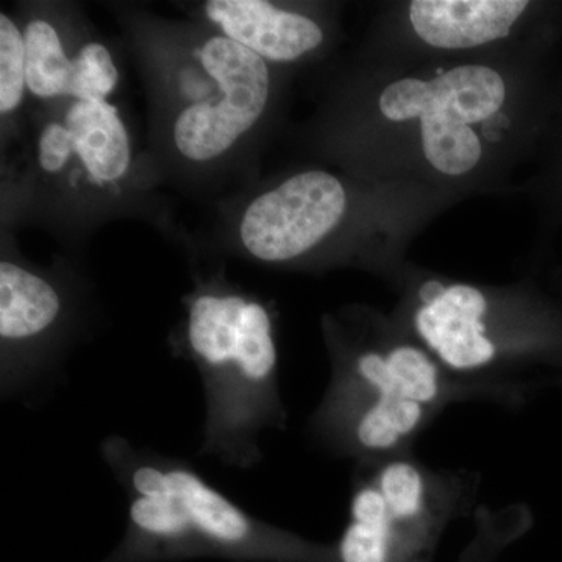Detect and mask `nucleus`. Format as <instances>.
Segmentation results:
<instances>
[{
  "label": "nucleus",
  "instance_id": "obj_1",
  "mask_svg": "<svg viewBox=\"0 0 562 562\" xmlns=\"http://www.w3.org/2000/svg\"><path fill=\"white\" fill-rule=\"evenodd\" d=\"M106 9L143 81L146 149L165 187L216 202L257 180L286 70L190 18L133 2Z\"/></svg>",
  "mask_w": 562,
  "mask_h": 562
},
{
  "label": "nucleus",
  "instance_id": "obj_2",
  "mask_svg": "<svg viewBox=\"0 0 562 562\" xmlns=\"http://www.w3.org/2000/svg\"><path fill=\"white\" fill-rule=\"evenodd\" d=\"M162 187L120 102L61 99L33 109L20 146L0 158V231L38 228L80 261L105 225L138 221L194 260L198 239Z\"/></svg>",
  "mask_w": 562,
  "mask_h": 562
},
{
  "label": "nucleus",
  "instance_id": "obj_3",
  "mask_svg": "<svg viewBox=\"0 0 562 562\" xmlns=\"http://www.w3.org/2000/svg\"><path fill=\"white\" fill-rule=\"evenodd\" d=\"M512 72L487 58L408 69L383 81L344 76L306 127V144L336 166L383 136L408 155L409 176L436 187L483 179L512 132Z\"/></svg>",
  "mask_w": 562,
  "mask_h": 562
},
{
  "label": "nucleus",
  "instance_id": "obj_4",
  "mask_svg": "<svg viewBox=\"0 0 562 562\" xmlns=\"http://www.w3.org/2000/svg\"><path fill=\"white\" fill-rule=\"evenodd\" d=\"M331 379L310 432L336 457L380 460L413 452L417 438L453 403L501 395L454 379L394 319L369 306L324 314Z\"/></svg>",
  "mask_w": 562,
  "mask_h": 562
},
{
  "label": "nucleus",
  "instance_id": "obj_5",
  "mask_svg": "<svg viewBox=\"0 0 562 562\" xmlns=\"http://www.w3.org/2000/svg\"><path fill=\"white\" fill-rule=\"evenodd\" d=\"M168 341L173 357L201 375L205 427L199 453L228 468H255L262 460L261 432L288 424L271 303L228 280L224 266L194 272Z\"/></svg>",
  "mask_w": 562,
  "mask_h": 562
},
{
  "label": "nucleus",
  "instance_id": "obj_6",
  "mask_svg": "<svg viewBox=\"0 0 562 562\" xmlns=\"http://www.w3.org/2000/svg\"><path fill=\"white\" fill-rule=\"evenodd\" d=\"M103 461L127 494V527L101 562L217 558L231 562H333V543L257 519L214 490L188 462L121 436L101 443Z\"/></svg>",
  "mask_w": 562,
  "mask_h": 562
},
{
  "label": "nucleus",
  "instance_id": "obj_7",
  "mask_svg": "<svg viewBox=\"0 0 562 562\" xmlns=\"http://www.w3.org/2000/svg\"><path fill=\"white\" fill-rule=\"evenodd\" d=\"M376 184L342 171L305 166L255 180L214 202L203 251L292 272L382 269L369 246Z\"/></svg>",
  "mask_w": 562,
  "mask_h": 562
},
{
  "label": "nucleus",
  "instance_id": "obj_8",
  "mask_svg": "<svg viewBox=\"0 0 562 562\" xmlns=\"http://www.w3.org/2000/svg\"><path fill=\"white\" fill-rule=\"evenodd\" d=\"M394 319L454 379L520 406L531 384L520 379L560 349L538 305L524 292L405 273Z\"/></svg>",
  "mask_w": 562,
  "mask_h": 562
},
{
  "label": "nucleus",
  "instance_id": "obj_9",
  "mask_svg": "<svg viewBox=\"0 0 562 562\" xmlns=\"http://www.w3.org/2000/svg\"><path fill=\"white\" fill-rule=\"evenodd\" d=\"M94 286L68 255L29 260L16 233L0 231V386L25 394L58 371L94 316Z\"/></svg>",
  "mask_w": 562,
  "mask_h": 562
},
{
  "label": "nucleus",
  "instance_id": "obj_10",
  "mask_svg": "<svg viewBox=\"0 0 562 562\" xmlns=\"http://www.w3.org/2000/svg\"><path fill=\"white\" fill-rule=\"evenodd\" d=\"M357 468L379 487L391 522L419 562H435L443 532L471 512L480 486L476 473L438 471L413 452L358 461Z\"/></svg>",
  "mask_w": 562,
  "mask_h": 562
},
{
  "label": "nucleus",
  "instance_id": "obj_11",
  "mask_svg": "<svg viewBox=\"0 0 562 562\" xmlns=\"http://www.w3.org/2000/svg\"><path fill=\"white\" fill-rule=\"evenodd\" d=\"M181 10L286 72L324 57L335 40V16L322 3L202 0Z\"/></svg>",
  "mask_w": 562,
  "mask_h": 562
},
{
  "label": "nucleus",
  "instance_id": "obj_12",
  "mask_svg": "<svg viewBox=\"0 0 562 562\" xmlns=\"http://www.w3.org/2000/svg\"><path fill=\"white\" fill-rule=\"evenodd\" d=\"M13 11L24 40L33 109L68 98L74 66L94 22L70 0H22Z\"/></svg>",
  "mask_w": 562,
  "mask_h": 562
},
{
  "label": "nucleus",
  "instance_id": "obj_13",
  "mask_svg": "<svg viewBox=\"0 0 562 562\" xmlns=\"http://www.w3.org/2000/svg\"><path fill=\"white\" fill-rule=\"evenodd\" d=\"M528 7L524 0H413L406 22L428 49L465 55L508 40Z\"/></svg>",
  "mask_w": 562,
  "mask_h": 562
},
{
  "label": "nucleus",
  "instance_id": "obj_14",
  "mask_svg": "<svg viewBox=\"0 0 562 562\" xmlns=\"http://www.w3.org/2000/svg\"><path fill=\"white\" fill-rule=\"evenodd\" d=\"M33 105L24 40L14 11L0 10V157L20 146Z\"/></svg>",
  "mask_w": 562,
  "mask_h": 562
},
{
  "label": "nucleus",
  "instance_id": "obj_15",
  "mask_svg": "<svg viewBox=\"0 0 562 562\" xmlns=\"http://www.w3.org/2000/svg\"><path fill=\"white\" fill-rule=\"evenodd\" d=\"M122 49L94 27L74 66L68 98L116 101L124 83Z\"/></svg>",
  "mask_w": 562,
  "mask_h": 562
},
{
  "label": "nucleus",
  "instance_id": "obj_16",
  "mask_svg": "<svg viewBox=\"0 0 562 562\" xmlns=\"http://www.w3.org/2000/svg\"><path fill=\"white\" fill-rule=\"evenodd\" d=\"M532 525L531 509L522 503L473 513V538L462 550L460 562H501L503 552L522 538Z\"/></svg>",
  "mask_w": 562,
  "mask_h": 562
}]
</instances>
